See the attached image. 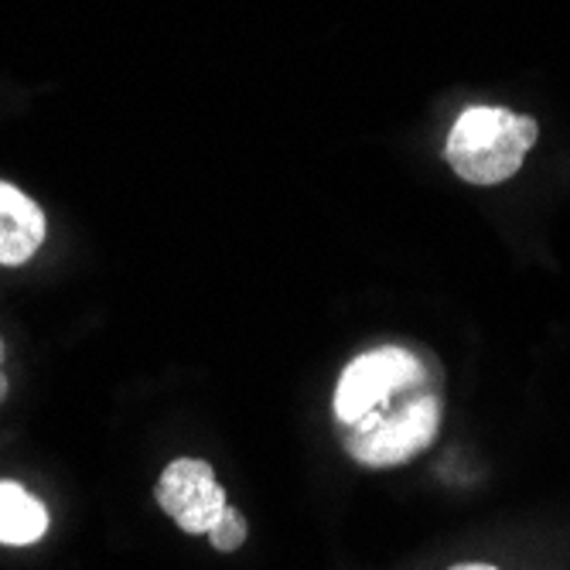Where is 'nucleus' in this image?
I'll return each instance as SVG.
<instances>
[{
    "label": "nucleus",
    "mask_w": 570,
    "mask_h": 570,
    "mask_svg": "<svg viewBox=\"0 0 570 570\" xmlns=\"http://www.w3.org/2000/svg\"><path fill=\"white\" fill-rule=\"evenodd\" d=\"M537 137L540 124L533 117L505 107H469L448 134L444 158L461 181L489 188L523 168Z\"/></svg>",
    "instance_id": "f03ea898"
},
{
    "label": "nucleus",
    "mask_w": 570,
    "mask_h": 570,
    "mask_svg": "<svg viewBox=\"0 0 570 570\" xmlns=\"http://www.w3.org/2000/svg\"><path fill=\"white\" fill-rule=\"evenodd\" d=\"M48 533V509L18 482H0V543L31 547Z\"/></svg>",
    "instance_id": "423d86ee"
},
{
    "label": "nucleus",
    "mask_w": 570,
    "mask_h": 570,
    "mask_svg": "<svg viewBox=\"0 0 570 570\" xmlns=\"http://www.w3.org/2000/svg\"><path fill=\"white\" fill-rule=\"evenodd\" d=\"M246 520H243V512L239 509H233V505H226V512H223V520L216 523V530L209 533V540H213V547L216 550H223V553H233V550H239L243 543H246Z\"/></svg>",
    "instance_id": "0eeeda50"
},
{
    "label": "nucleus",
    "mask_w": 570,
    "mask_h": 570,
    "mask_svg": "<svg viewBox=\"0 0 570 570\" xmlns=\"http://www.w3.org/2000/svg\"><path fill=\"white\" fill-rule=\"evenodd\" d=\"M154 499L188 537H209L229 505L213 464L198 458L171 461L154 485Z\"/></svg>",
    "instance_id": "20e7f679"
},
{
    "label": "nucleus",
    "mask_w": 570,
    "mask_h": 570,
    "mask_svg": "<svg viewBox=\"0 0 570 570\" xmlns=\"http://www.w3.org/2000/svg\"><path fill=\"white\" fill-rule=\"evenodd\" d=\"M4 338H0V403H4V396H8V376H4Z\"/></svg>",
    "instance_id": "6e6552de"
},
{
    "label": "nucleus",
    "mask_w": 570,
    "mask_h": 570,
    "mask_svg": "<svg viewBox=\"0 0 570 570\" xmlns=\"http://www.w3.org/2000/svg\"><path fill=\"white\" fill-rule=\"evenodd\" d=\"M451 570H499V567H492V563H458Z\"/></svg>",
    "instance_id": "1a4fd4ad"
},
{
    "label": "nucleus",
    "mask_w": 570,
    "mask_h": 570,
    "mask_svg": "<svg viewBox=\"0 0 570 570\" xmlns=\"http://www.w3.org/2000/svg\"><path fill=\"white\" fill-rule=\"evenodd\" d=\"M441 431V396L431 386V373L413 380L393 396H386L376 410L342 428V444L352 461L366 469H396L413 461L434 444Z\"/></svg>",
    "instance_id": "f257e3e1"
},
{
    "label": "nucleus",
    "mask_w": 570,
    "mask_h": 570,
    "mask_svg": "<svg viewBox=\"0 0 570 570\" xmlns=\"http://www.w3.org/2000/svg\"><path fill=\"white\" fill-rule=\"evenodd\" d=\"M45 213L11 181H0V267H21L45 243Z\"/></svg>",
    "instance_id": "39448f33"
},
{
    "label": "nucleus",
    "mask_w": 570,
    "mask_h": 570,
    "mask_svg": "<svg viewBox=\"0 0 570 570\" xmlns=\"http://www.w3.org/2000/svg\"><path fill=\"white\" fill-rule=\"evenodd\" d=\"M428 366L403 345H380L355 355L338 376L335 386V421L338 428H352L355 421L366 417L370 410H376L386 396L403 390L413 380H424Z\"/></svg>",
    "instance_id": "7ed1b4c3"
}]
</instances>
